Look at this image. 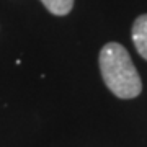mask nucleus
Here are the masks:
<instances>
[{
    "label": "nucleus",
    "instance_id": "f03ea898",
    "mask_svg": "<svg viewBox=\"0 0 147 147\" xmlns=\"http://www.w3.org/2000/svg\"><path fill=\"white\" fill-rule=\"evenodd\" d=\"M131 38L137 53L142 56V59L147 61V13L137 16L134 20L131 30Z\"/></svg>",
    "mask_w": 147,
    "mask_h": 147
},
{
    "label": "nucleus",
    "instance_id": "f257e3e1",
    "mask_svg": "<svg viewBox=\"0 0 147 147\" xmlns=\"http://www.w3.org/2000/svg\"><path fill=\"white\" fill-rule=\"evenodd\" d=\"M98 64L103 82L115 96L121 100H131L141 95V75L123 44L115 41L106 42L100 51Z\"/></svg>",
    "mask_w": 147,
    "mask_h": 147
},
{
    "label": "nucleus",
    "instance_id": "7ed1b4c3",
    "mask_svg": "<svg viewBox=\"0 0 147 147\" xmlns=\"http://www.w3.org/2000/svg\"><path fill=\"white\" fill-rule=\"evenodd\" d=\"M41 3L56 16H65L74 8V0H41Z\"/></svg>",
    "mask_w": 147,
    "mask_h": 147
}]
</instances>
